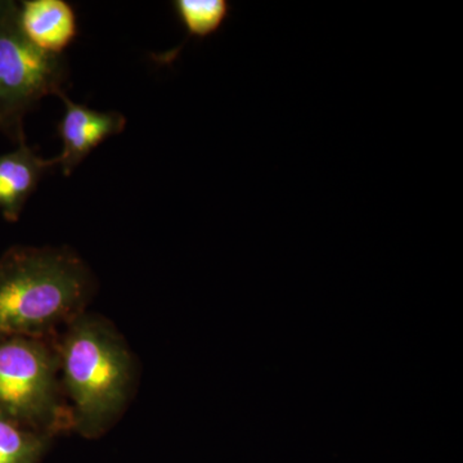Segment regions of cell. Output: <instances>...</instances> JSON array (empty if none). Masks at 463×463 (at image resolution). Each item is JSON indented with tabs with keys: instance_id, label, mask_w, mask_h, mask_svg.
Returning <instances> with one entry per match:
<instances>
[{
	"instance_id": "1",
	"label": "cell",
	"mask_w": 463,
	"mask_h": 463,
	"mask_svg": "<svg viewBox=\"0 0 463 463\" xmlns=\"http://www.w3.org/2000/svg\"><path fill=\"white\" fill-rule=\"evenodd\" d=\"M56 347L71 429L99 438L123 416L133 397L134 355L109 319L87 312L65 326Z\"/></svg>"
},
{
	"instance_id": "2",
	"label": "cell",
	"mask_w": 463,
	"mask_h": 463,
	"mask_svg": "<svg viewBox=\"0 0 463 463\" xmlns=\"http://www.w3.org/2000/svg\"><path fill=\"white\" fill-rule=\"evenodd\" d=\"M96 281L67 248L14 246L0 258V339H47L85 312Z\"/></svg>"
},
{
	"instance_id": "3",
	"label": "cell",
	"mask_w": 463,
	"mask_h": 463,
	"mask_svg": "<svg viewBox=\"0 0 463 463\" xmlns=\"http://www.w3.org/2000/svg\"><path fill=\"white\" fill-rule=\"evenodd\" d=\"M57 347L47 339H0V417L52 437L71 429Z\"/></svg>"
},
{
	"instance_id": "4",
	"label": "cell",
	"mask_w": 463,
	"mask_h": 463,
	"mask_svg": "<svg viewBox=\"0 0 463 463\" xmlns=\"http://www.w3.org/2000/svg\"><path fill=\"white\" fill-rule=\"evenodd\" d=\"M67 76L63 56L43 52L26 38L17 3L0 0V99L21 142L24 116L45 97L65 93Z\"/></svg>"
},
{
	"instance_id": "5",
	"label": "cell",
	"mask_w": 463,
	"mask_h": 463,
	"mask_svg": "<svg viewBox=\"0 0 463 463\" xmlns=\"http://www.w3.org/2000/svg\"><path fill=\"white\" fill-rule=\"evenodd\" d=\"M58 99L65 103V115L58 124L62 151L54 157V164L61 167L63 175L69 176L100 143L124 132L127 118L120 112L96 111L79 105L72 102L66 93Z\"/></svg>"
},
{
	"instance_id": "6",
	"label": "cell",
	"mask_w": 463,
	"mask_h": 463,
	"mask_svg": "<svg viewBox=\"0 0 463 463\" xmlns=\"http://www.w3.org/2000/svg\"><path fill=\"white\" fill-rule=\"evenodd\" d=\"M21 29L36 48L62 56L78 35V20L65 0H25L18 5Z\"/></svg>"
},
{
	"instance_id": "7",
	"label": "cell",
	"mask_w": 463,
	"mask_h": 463,
	"mask_svg": "<svg viewBox=\"0 0 463 463\" xmlns=\"http://www.w3.org/2000/svg\"><path fill=\"white\" fill-rule=\"evenodd\" d=\"M52 166H56L54 158L38 156L26 142L0 156V213L5 221L14 223L20 219L27 200Z\"/></svg>"
},
{
	"instance_id": "8",
	"label": "cell",
	"mask_w": 463,
	"mask_h": 463,
	"mask_svg": "<svg viewBox=\"0 0 463 463\" xmlns=\"http://www.w3.org/2000/svg\"><path fill=\"white\" fill-rule=\"evenodd\" d=\"M52 438L0 417V463H39Z\"/></svg>"
},
{
	"instance_id": "9",
	"label": "cell",
	"mask_w": 463,
	"mask_h": 463,
	"mask_svg": "<svg viewBox=\"0 0 463 463\" xmlns=\"http://www.w3.org/2000/svg\"><path fill=\"white\" fill-rule=\"evenodd\" d=\"M173 7L188 38L199 41L218 33L232 14L227 0H175Z\"/></svg>"
},
{
	"instance_id": "10",
	"label": "cell",
	"mask_w": 463,
	"mask_h": 463,
	"mask_svg": "<svg viewBox=\"0 0 463 463\" xmlns=\"http://www.w3.org/2000/svg\"><path fill=\"white\" fill-rule=\"evenodd\" d=\"M0 130L7 134L9 138L18 142V145L23 143L18 139L17 134L14 133V128H12L11 123H9L7 115H5V108H3L2 99H0Z\"/></svg>"
}]
</instances>
